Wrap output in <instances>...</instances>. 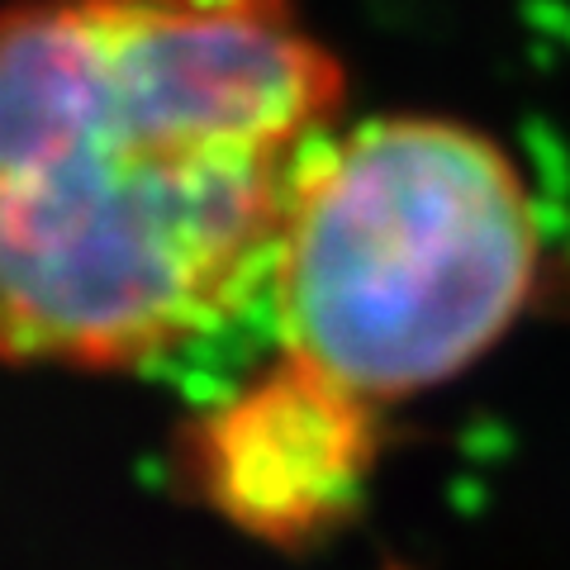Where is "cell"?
Returning <instances> with one entry per match:
<instances>
[{"instance_id":"3","label":"cell","mask_w":570,"mask_h":570,"mask_svg":"<svg viewBox=\"0 0 570 570\" xmlns=\"http://www.w3.org/2000/svg\"><path fill=\"white\" fill-rule=\"evenodd\" d=\"M376 456L371 409L337 395L295 362L238 390L190 428V480L238 528L299 542L328 528L362 490Z\"/></svg>"},{"instance_id":"2","label":"cell","mask_w":570,"mask_h":570,"mask_svg":"<svg viewBox=\"0 0 570 570\" xmlns=\"http://www.w3.org/2000/svg\"><path fill=\"white\" fill-rule=\"evenodd\" d=\"M538 257L523 176L471 124L400 115L333 134L276 253L285 362L366 409L419 395L509 333Z\"/></svg>"},{"instance_id":"1","label":"cell","mask_w":570,"mask_h":570,"mask_svg":"<svg viewBox=\"0 0 570 570\" xmlns=\"http://www.w3.org/2000/svg\"><path fill=\"white\" fill-rule=\"evenodd\" d=\"M347 77L291 0L0 10V362L142 366L272 291Z\"/></svg>"}]
</instances>
